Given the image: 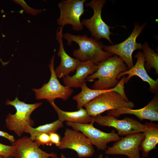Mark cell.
Wrapping results in <instances>:
<instances>
[{
    "label": "cell",
    "mask_w": 158,
    "mask_h": 158,
    "mask_svg": "<svg viewBox=\"0 0 158 158\" xmlns=\"http://www.w3.org/2000/svg\"><path fill=\"white\" fill-rule=\"evenodd\" d=\"M62 37L70 45L73 42L78 44L79 48L73 51L76 58L82 62L90 61L97 65L114 54L103 50L104 45L100 41L84 35H75L69 32L62 33Z\"/></svg>",
    "instance_id": "obj_1"
},
{
    "label": "cell",
    "mask_w": 158,
    "mask_h": 158,
    "mask_svg": "<svg viewBox=\"0 0 158 158\" xmlns=\"http://www.w3.org/2000/svg\"><path fill=\"white\" fill-rule=\"evenodd\" d=\"M97 71L89 75L86 81L92 82L96 79L92 85V89L107 90L115 87L119 81L117 79L121 73L128 70L124 61L119 56L115 55L97 65Z\"/></svg>",
    "instance_id": "obj_2"
},
{
    "label": "cell",
    "mask_w": 158,
    "mask_h": 158,
    "mask_svg": "<svg viewBox=\"0 0 158 158\" xmlns=\"http://www.w3.org/2000/svg\"><path fill=\"white\" fill-rule=\"evenodd\" d=\"M42 103L41 102L27 104L19 100L17 97L13 101L7 100L6 104L13 106L16 110L15 114L9 113L6 116L5 123L7 128L10 131L14 132L18 136H21L27 126H32L34 123L30 115Z\"/></svg>",
    "instance_id": "obj_3"
},
{
    "label": "cell",
    "mask_w": 158,
    "mask_h": 158,
    "mask_svg": "<svg viewBox=\"0 0 158 158\" xmlns=\"http://www.w3.org/2000/svg\"><path fill=\"white\" fill-rule=\"evenodd\" d=\"M135 106L132 102L127 101L117 92H107L101 94L84 106L88 114L96 116L107 111L126 107L133 109Z\"/></svg>",
    "instance_id": "obj_4"
},
{
    "label": "cell",
    "mask_w": 158,
    "mask_h": 158,
    "mask_svg": "<svg viewBox=\"0 0 158 158\" xmlns=\"http://www.w3.org/2000/svg\"><path fill=\"white\" fill-rule=\"evenodd\" d=\"M54 55L50 61L49 67L51 76L49 81L39 89H32L37 100L46 99L48 102L60 98L64 101L68 99L73 90L71 88L62 85L59 82L54 69Z\"/></svg>",
    "instance_id": "obj_5"
},
{
    "label": "cell",
    "mask_w": 158,
    "mask_h": 158,
    "mask_svg": "<svg viewBox=\"0 0 158 158\" xmlns=\"http://www.w3.org/2000/svg\"><path fill=\"white\" fill-rule=\"evenodd\" d=\"M146 25L145 23L141 25L138 23L135 24L131 34L126 40L114 45H104V50L119 56L124 61L128 69H130L133 66L132 58L133 52L135 50L142 49V45L137 43L136 40Z\"/></svg>",
    "instance_id": "obj_6"
},
{
    "label": "cell",
    "mask_w": 158,
    "mask_h": 158,
    "mask_svg": "<svg viewBox=\"0 0 158 158\" xmlns=\"http://www.w3.org/2000/svg\"><path fill=\"white\" fill-rule=\"evenodd\" d=\"M106 3L105 0H92L86 3L85 6L92 8L94 13L90 18L83 19L81 22L89 30L94 39L98 41L102 38L105 39L112 44L110 37L112 34L110 30L111 27L103 21L101 16L102 9Z\"/></svg>",
    "instance_id": "obj_7"
},
{
    "label": "cell",
    "mask_w": 158,
    "mask_h": 158,
    "mask_svg": "<svg viewBox=\"0 0 158 158\" xmlns=\"http://www.w3.org/2000/svg\"><path fill=\"white\" fill-rule=\"evenodd\" d=\"M86 1L63 0L59 3L60 15L57 20L58 25L63 28L66 25H70L73 30L77 32L82 30L83 27L80 18L84 13V4Z\"/></svg>",
    "instance_id": "obj_8"
},
{
    "label": "cell",
    "mask_w": 158,
    "mask_h": 158,
    "mask_svg": "<svg viewBox=\"0 0 158 158\" xmlns=\"http://www.w3.org/2000/svg\"><path fill=\"white\" fill-rule=\"evenodd\" d=\"M58 147L61 150H74L80 158L91 157L95 152L91 141L83 133L69 128L66 129Z\"/></svg>",
    "instance_id": "obj_9"
},
{
    "label": "cell",
    "mask_w": 158,
    "mask_h": 158,
    "mask_svg": "<svg viewBox=\"0 0 158 158\" xmlns=\"http://www.w3.org/2000/svg\"><path fill=\"white\" fill-rule=\"evenodd\" d=\"M66 123L73 129L83 133L90 140L93 145L95 146L99 150L105 151L107 148L108 143L116 142L121 138L114 130L110 133L104 132L95 128L93 123L84 124L66 121Z\"/></svg>",
    "instance_id": "obj_10"
},
{
    "label": "cell",
    "mask_w": 158,
    "mask_h": 158,
    "mask_svg": "<svg viewBox=\"0 0 158 158\" xmlns=\"http://www.w3.org/2000/svg\"><path fill=\"white\" fill-rule=\"evenodd\" d=\"M92 123L96 122L104 126L112 127L117 131L118 135L126 136L137 133L143 132L144 124L133 118L126 117L118 119L110 115L102 116L101 114L92 117Z\"/></svg>",
    "instance_id": "obj_11"
},
{
    "label": "cell",
    "mask_w": 158,
    "mask_h": 158,
    "mask_svg": "<svg viewBox=\"0 0 158 158\" xmlns=\"http://www.w3.org/2000/svg\"><path fill=\"white\" fill-rule=\"evenodd\" d=\"M144 137L143 132L131 134L121 138L111 147H107L105 153L108 155H123L129 158H140V146Z\"/></svg>",
    "instance_id": "obj_12"
},
{
    "label": "cell",
    "mask_w": 158,
    "mask_h": 158,
    "mask_svg": "<svg viewBox=\"0 0 158 158\" xmlns=\"http://www.w3.org/2000/svg\"><path fill=\"white\" fill-rule=\"evenodd\" d=\"M16 147L13 158H56L54 152L48 153L41 149L28 136L23 137L12 143Z\"/></svg>",
    "instance_id": "obj_13"
},
{
    "label": "cell",
    "mask_w": 158,
    "mask_h": 158,
    "mask_svg": "<svg viewBox=\"0 0 158 158\" xmlns=\"http://www.w3.org/2000/svg\"><path fill=\"white\" fill-rule=\"evenodd\" d=\"M107 115L118 117L124 114H133L140 120H148L151 121H158V95L156 93L153 99L144 107L138 109H133L124 107L118 109L108 111Z\"/></svg>",
    "instance_id": "obj_14"
},
{
    "label": "cell",
    "mask_w": 158,
    "mask_h": 158,
    "mask_svg": "<svg viewBox=\"0 0 158 158\" xmlns=\"http://www.w3.org/2000/svg\"><path fill=\"white\" fill-rule=\"evenodd\" d=\"M137 59L135 64L127 71L120 73L118 75L117 79H120L126 75H128L125 78L124 82L127 83L133 76H136L140 78L143 81L147 83L149 85L150 90L153 93L157 92L158 89V79L154 80L148 74L144 66L145 62L142 53L139 51L135 56Z\"/></svg>",
    "instance_id": "obj_15"
},
{
    "label": "cell",
    "mask_w": 158,
    "mask_h": 158,
    "mask_svg": "<svg viewBox=\"0 0 158 158\" xmlns=\"http://www.w3.org/2000/svg\"><path fill=\"white\" fill-rule=\"evenodd\" d=\"M63 28L59 27L56 33V39L59 44L58 55L60 58L59 65L55 70L57 77L59 78H64L71 72L76 70L81 61L76 58L71 57L64 49L62 37Z\"/></svg>",
    "instance_id": "obj_16"
},
{
    "label": "cell",
    "mask_w": 158,
    "mask_h": 158,
    "mask_svg": "<svg viewBox=\"0 0 158 158\" xmlns=\"http://www.w3.org/2000/svg\"><path fill=\"white\" fill-rule=\"evenodd\" d=\"M124 76L115 87L107 90H97L90 89L87 86L86 82L84 83L80 88L81 90L78 94L74 96L73 99L77 103V109L78 110L85 106L87 103L101 94L110 91H115L119 93L126 100H128L124 92Z\"/></svg>",
    "instance_id": "obj_17"
},
{
    "label": "cell",
    "mask_w": 158,
    "mask_h": 158,
    "mask_svg": "<svg viewBox=\"0 0 158 158\" xmlns=\"http://www.w3.org/2000/svg\"><path fill=\"white\" fill-rule=\"evenodd\" d=\"M97 68V65L90 61H81L76 68L74 75H68L63 78V83L65 86L71 88H80L86 81L87 77L95 72Z\"/></svg>",
    "instance_id": "obj_18"
},
{
    "label": "cell",
    "mask_w": 158,
    "mask_h": 158,
    "mask_svg": "<svg viewBox=\"0 0 158 158\" xmlns=\"http://www.w3.org/2000/svg\"><path fill=\"white\" fill-rule=\"evenodd\" d=\"M144 137L140 146L143 158L148 157L149 152L155 149L158 143V124L152 122L144 124Z\"/></svg>",
    "instance_id": "obj_19"
},
{
    "label": "cell",
    "mask_w": 158,
    "mask_h": 158,
    "mask_svg": "<svg viewBox=\"0 0 158 158\" xmlns=\"http://www.w3.org/2000/svg\"><path fill=\"white\" fill-rule=\"evenodd\" d=\"M49 102L56 112L58 119L62 122L69 121L84 124L92 123V117L88 114L86 109L82 108L76 111H65L60 109L55 103L54 101Z\"/></svg>",
    "instance_id": "obj_20"
},
{
    "label": "cell",
    "mask_w": 158,
    "mask_h": 158,
    "mask_svg": "<svg viewBox=\"0 0 158 158\" xmlns=\"http://www.w3.org/2000/svg\"><path fill=\"white\" fill-rule=\"evenodd\" d=\"M63 127V122L58 119L51 123L41 125L36 128L28 125L25 128L24 133L29 134L30 139L34 141L39 134L44 133L49 134L52 132L56 133L58 130Z\"/></svg>",
    "instance_id": "obj_21"
},
{
    "label": "cell",
    "mask_w": 158,
    "mask_h": 158,
    "mask_svg": "<svg viewBox=\"0 0 158 158\" xmlns=\"http://www.w3.org/2000/svg\"><path fill=\"white\" fill-rule=\"evenodd\" d=\"M142 49L143 50L142 53L146 62L144 64L146 71L150 72L151 68H153L155 69L156 74H158V54L154 52V50L149 47L148 43L146 41L142 45Z\"/></svg>",
    "instance_id": "obj_22"
},
{
    "label": "cell",
    "mask_w": 158,
    "mask_h": 158,
    "mask_svg": "<svg viewBox=\"0 0 158 158\" xmlns=\"http://www.w3.org/2000/svg\"><path fill=\"white\" fill-rule=\"evenodd\" d=\"M16 150L13 145H8L0 143V156L13 158Z\"/></svg>",
    "instance_id": "obj_23"
},
{
    "label": "cell",
    "mask_w": 158,
    "mask_h": 158,
    "mask_svg": "<svg viewBox=\"0 0 158 158\" xmlns=\"http://www.w3.org/2000/svg\"><path fill=\"white\" fill-rule=\"evenodd\" d=\"M34 141L39 147L41 145L51 146L52 144L49 134L44 133L38 134Z\"/></svg>",
    "instance_id": "obj_24"
},
{
    "label": "cell",
    "mask_w": 158,
    "mask_h": 158,
    "mask_svg": "<svg viewBox=\"0 0 158 158\" xmlns=\"http://www.w3.org/2000/svg\"><path fill=\"white\" fill-rule=\"evenodd\" d=\"M16 4L20 5L25 10V12L35 16L43 11L44 10H37L33 8L28 6L24 1L23 0H13Z\"/></svg>",
    "instance_id": "obj_25"
},
{
    "label": "cell",
    "mask_w": 158,
    "mask_h": 158,
    "mask_svg": "<svg viewBox=\"0 0 158 158\" xmlns=\"http://www.w3.org/2000/svg\"><path fill=\"white\" fill-rule=\"evenodd\" d=\"M49 134L52 143L59 147L60 145L61 140L59 135L55 132L51 133Z\"/></svg>",
    "instance_id": "obj_26"
},
{
    "label": "cell",
    "mask_w": 158,
    "mask_h": 158,
    "mask_svg": "<svg viewBox=\"0 0 158 158\" xmlns=\"http://www.w3.org/2000/svg\"><path fill=\"white\" fill-rule=\"evenodd\" d=\"M0 136L6 138L9 140L11 143L16 141L14 136L8 133L0 130Z\"/></svg>",
    "instance_id": "obj_27"
},
{
    "label": "cell",
    "mask_w": 158,
    "mask_h": 158,
    "mask_svg": "<svg viewBox=\"0 0 158 158\" xmlns=\"http://www.w3.org/2000/svg\"><path fill=\"white\" fill-rule=\"evenodd\" d=\"M0 61L1 62V63H2V65L3 66H4V65H6L8 63V62H3L2 61L1 59L0 58Z\"/></svg>",
    "instance_id": "obj_28"
},
{
    "label": "cell",
    "mask_w": 158,
    "mask_h": 158,
    "mask_svg": "<svg viewBox=\"0 0 158 158\" xmlns=\"http://www.w3.org/2000/svg\"><path fill=\"white\" fill-rule=\"evenodd\" d=\"M56 158H66L63 154H62L60 157H57Z\"/></svg>",
    "instance_id": "obj_29"
},
{
    "label": "cell",
    "mask_w": 158,
    "mask_h": 158,
    "mask_svg": "<svg viewBox=\"0 0 158 158\" xmlns=\"http://www.w3.org/2000/svg\"><path fill=\"white\" fill-rule=\"evenodd\" d=\"M98 158H103V155L102 154H101L99 155ZM104 158H109L108 156H106Z\"/></svg>",
    "instance_id": "obj_30"
},
{
    "label": "cell",
    "mask_w": 158,
    "mask_h": 158,
    "mask_svg": "<svg viewBox=\"0 0 158 158\" xmlns=\"http://www.w3.org/2000/svg\"><path fill=\"white\" fill-rule=\"evenodd\" d=\"M0 158H13V157H4L0 156Z\"/></svg>",
    "instance_id": "obj_31"
},
{
    "label": "cell",
    "mask_w": 158,
    "mask_h": 158,
    "mask_svg": "<svg viewBox=\"0 0 158 158\" xmlns=\"http://www.w3.org/2000/svg\"></svg>",
    "instance_id": "obj_32"
}]
</instances>
